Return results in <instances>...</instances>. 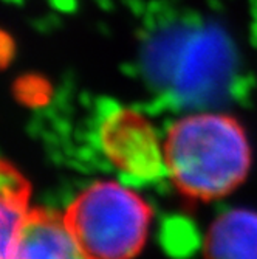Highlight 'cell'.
Returning a JSON list of instances; mask_svg holds the SVG:
<instances>
[{
  "label": "cell",
  "mask_w": 257,
  "mask_h": 259,
  "mask_svg": "<svg viewBox=\"0 0 257 259\" xmlns=\"http://www.w3.org/2000/svg\"><path fill=\"white\" fill-rule=\"evenodd\" d=\"M163 154L177 190L201 202L231 194L251 166L242 124L223 113H195L178 120L168 131Z\"/></svg>",
  "instance_id": "6da1fadb"
},
{
  "label": "cell",
  "mask_w": 257,
  "mask_h": 259,
  "mask_svg": "<svg viewBox=\"0 0 257 259\" xmlns=\"http://www.w3.org/2000/svg\"><path fill=\"white\" fill-rule=\"evenodd\" d=\"M149 79L175 101L206 106L223 98L236 73L234 47L213 25H172L144 47Z\"/></svg>",
  "instance_id": "7a4b0ae2"
},
{
  "label": "cell",
  "mask_w": 257,
  "mask_h": 259,
  "mask_svg": "<svg viewBox=\"0 0 257 259\" xmlns=\"http://www.w3.org/2000/svg\"><path fill=\"white\" fill-rule=\"evenodd\" d=\"M85 259H133L143 250L152 221L147 202L116 182H96L62 214Z\"/></svg>",
  "instance_id": "3957f363"
},
{
  "label": "cell",
  "mask_w": 257,
  "mask_h": 259,
  "mask_svg": "<svg viewBox=\"0 0 257 259\" xmlns=\"http://www.w3.org/2000/svg\"><path fill=\"white\" fill-rule=\"evenodd\" d=\"M99 140L113 166L127 177L147 182L166 171L155 131L141 113L130 109L110 112L101 124Z\"/></svg>",
  "instance_id": "277c9868"
},
{
  "label": "cell",
  "mask_w": 257,
  "mask_h": 259,
  "mask_svg": "<svg viewBox=\"0 0 257 259\" xmlns=\"http://www.w3.org/2000/svg\"><path fill=\"white\" fill-rule=\"evenodd\" d=\"M2 259H85L62 214L31 206L13 245Z\"/></svg>",
  "instance_id": "5b68a950"
},
{
  "label": "cell",
  "mask_w": 257,
  "mask_h": 259,
  "mask_svg": "<svg viewBox=\"0 0 257 259\" xmlns=\"http://www.w3.org/2000/svg\"><path fill=\"white\" fill-rule=\"evenodd\" d=\"M204 259H257V213L231 209L209 227Z\"/></svg>",
  "instance_id": "8992f818"
},
{
  "label": "cell",
  "mask_w": 257,
  "mask_h": 259,
  "mask_svg": "<svg viewBox=\"0 0 257 259\" xmlns=\"http://www.w3.org/2000/svg\"><path fill=\"white\" fill-rule=\"evenodd\" d=\"M2 253L17 238V233L30 211L31 186L22 172L8 161L2 163Z\"/></svg>",
  "instance_id": "52a82bcc"
}]
</instances>
